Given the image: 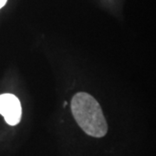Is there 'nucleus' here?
Segmentation results:
<instances>
[{"label":"nucleus","instance_id":"3","mask_svg":"<svg viewBox=\"0 0 156 156\" xmlns=\"http://www.w3.org/2000/svg\"><path fill=\"white\" fill-rule=\"evenodd\" d=\"M6 2H7V0H0V9H1L3 6H5V5L6 4Z\"/></svg>","mask_w":156,"mask_h":156},{"label":"nucleus","instance_id":"2","mask_svg":"<svg viewBox=\"0 0 156 156\" xmlns=\"http://www.w3.org/2000/svg\"><path fill=\"white\" fill-rule=\"evenodd\" d=\"M0 115L5 117L7 124L15 126L22 117V107L20 101L12 94L0 95Z\"/></svg>","mask_w":156,"mask_h":156},{"label":"nucleus","instance_id":"1","mask_svg":"<svg viewBox=\"0 0 156 156\" xmlns=\"http://www.w3.org/2000/svg\"><path fill=\"white\" fill-rule=\"evenodd\" d=\"M71 111L76 122L87 134L101 138L106 135L108 125L100 104L88 93L79 92L71 101Z\"/></svg>","mask_w":156,"mask_h":156}]
</instances>
